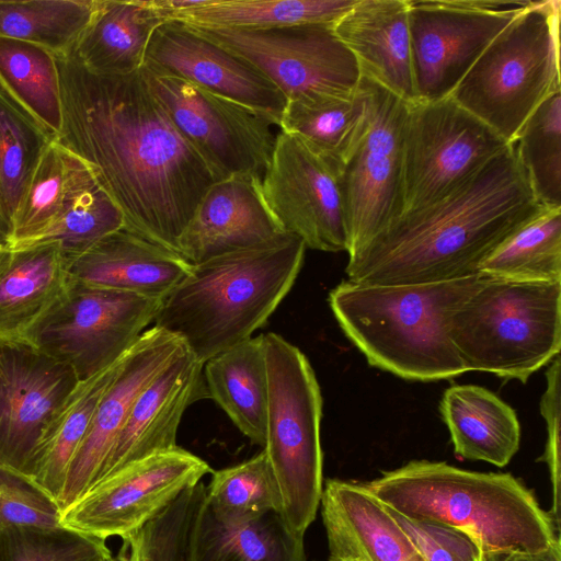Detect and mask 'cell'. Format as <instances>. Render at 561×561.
Returning a JSON list of instances; mask_svg holds the SVG:
<instances>
[{
  "mask_svg": "<svg viewBox=\"0 0 561 561\" xmlns=\"http://www.w3.org/2000/svg\"><path fill=\"white\" fill-rule=\"evenodd\" d=\"M61 128L55 141L77 156L121 209L125 228L178 253V241L215 182L152 92L142 68L96 75L70 51L55 55Z\"/></svg>",
  "mask_w": 561,
  "mask_h": 561,
  "instance_id": "1",
  "label": "cell"
},
{
  "mask_svg": "<svg viewBox=\"0 0 561 561\" xmlns=\"http://www.w3.org/2000/svg\"><path fill=\"white\" fill-rule=\"evenodd\" d=\"M542 207L510 142L443 198L392 220L348 257L347 279L401 285L479 274L481 263Z\"/></svg>",
  "mask_w": 561,
  "mask_h": 561,
  "instance_id": "2",
  "label": "cell"
},
{
  "mask_svg": "<svg viewBox=\"0 0 561 561\" xmlns=\"http://www.w3.org/2000/svg\"><path fill=\"white\" fill-rule=\"evenodd\" d=\"M382 504L470 536L486 557L538 552L560 539L549 512L511 473L411 460L363 483Z\"/></svg>",
  "mask_w": 561,
  "mask_h": 561,
  "instance_id": "3",
  "label": "cell"
},
{
  "mask_svg": "<svg viewBox=\"0 0 561 561\" xmlns=\"http://www.w3.org/2000/svg\"><path fill=\"white\" fill-rule=\"evenodd\" d=\"M306 245L284 232L253 248L192 266L163 299L154 325L204 364L252 337L291 289Z\"/></svg>",
  "mask_w": 561,
  "mask_h": 561,
  "instance_id": "4",
  "label": "cell"
},
{
  "mask_svg": "<svg viewBox=\"0 0 561 561\" xmlns=\"http://www.w3.org/2000/svg\"><path fill=\"white\" fill-rule=\"evenodd\" d=\"M483 278L479 273L401 285L346 279L328 300L340 328L369 365L407 380L435 381L468 373L451 342L449 319Z\"/></svg>",
  "mask_w": 561,
  "mask_h": 561,
  "instance_id": "5",
  "label": "cell"
},
{
  "mask_svg": "<svg viewBox=\"0 0 561 561\" xmlns=\"http://www.w3.org/2000/svg\"><path fill=\"white\" fill-rule=\"evenodd\" d=\"M449 335L468 371L526 383L560 354L561 282L484 275L454 309Z\"/></svg>",
  "mask_w": 561,
  "mask_h": 561,
  "instance_id": "6",
  "label": "cell"
},
{
  "mask_svg": "<svg viewBox=\"0 0 561 561\" xmlns=\"http://www.w3.org/2000/svg\"><path fill=\"white\" fill-rule=\"evenodd\" d=\"M561 1H529L481 53L453 93L512 142L531 113L561 90Z\"/></svg>",
  "mask_w": 561,
  "mask_h": 561,
  "instance_id": "7",
  "label": "cell"
},
{
  "mask_svg": "<svg viewBox=\"0 0 561 561\" xmlns=\"http://www.w3.org/2000/svg\"><path fill=\"white\" fill-rule=\"evenodd\" d=\"M267 373L263 450L278 483L280 516L298 535L314 520L323 489L322 396L306 355L282 335L262 334Z\"/></svg>",
  "mask_w": 561,
  "mask_h": 561,
  "instance_id": "8",
  "label": "cell"
},
{
  "mask_svg": "<svg viewBox=\"0 0 561 561\" xmlns=\"http://www.w3.org/2000/svg\"><path fill=\"white\" fill-rule=\"evenodd\" d=\"M183 24L253 65L287 101L347 98L358 89L362 78L358 64L335 35L332 24L266 30Z\"/></svg>",
  "mask_w": 561,
  "mask_h": 561,
  "instance_id": "9",
  "label": "cell"
},
{
  "mask_svg": "<svg viewBox=\"0 0 561 561\" xmlns=\"http://www.w3.org/2000/svg\"><path fill=\"white\" fill-rule=\"evenodd\" d=\"M508 144L450 96L408 104L402 213L443 198Z\"/></svg>",
  "mask_w": 561,
  "mask_h": 561,
  "instance_id": "10",
  "label": "cell"
},
{
  "mask_svg": "<svg viewBox=\"0 0 561 561\" xmlns=\"http://www.w3.org/2000/svg\"><path fill=\"white\" fill-rule=\"evenodd\" d=\"M142 72L215 182L234 175L263 179L277 136L270 117L184 79L146 67Z\"/></svg>",
  "mask_w": 561,
  "mask_h": 561,
  "instance_id": "11",
  "label": "cell"
},
{
  "mask_svg": "<svg viewBox=\"0 0 561 561\" xmlns=\"http://www.w3.org/2000/svg\"><path fill=\"white\" fill-rule=\"evenodd\" d=\"M369 104L364 134L340 173L348 257L403 210V131L408 103L362 77Z\"/></svg>",
  "mask_w": 561,
  "mask_h": 561,
  "instance_id": "12",
  "label": "cell"
},
{
  "mask_svg": "<svg viewBox=\"0 0 561 561\" xmlns=\"http://www.w3.org/2000/svg\"><path fill=\"white\" fill-rule=\"evenodd\" d=\"M209 465L179 446L131 461L101 478L60 514V525L106 540L125 538L211 473Z\"/></svg>",
  "mask_w": 561,
  "mask_h": 561,
  "instance_id": "13",
  "label": "cell"
},
{
  "mask_svg": "<svg viewBox=\"0 0 561 561\" xmlns=\"http://www.w3.org/2000/svg\"><path fill=\"white\" fill-rule=\"evenodd\" d=\"M163 300L73 280L42 324L34 346L67 365L78 381L121 359L154 321Z\"/></svg>",
  "mask_w": 561,
  "mask_h": 561,
  "instance_id": "14",
  "label": "cell"
},
{
  "mask_svg": "<svg viewBox=\"0 0 561 561\" xmlns=\"http://www.w3.org/2000/svg\"><path fill=\"white\" fill-rule=\"evenodd\" d=\"M409 2L416 96L430 102L453 93L481 53L529 0Z\"/></svg>",
  "mask_w": 561,
  "mask_h": 561,
  "instance_id": "15",
  "label": "cell"
},
{
  "mask_svg": "<svg viewBox=\"0 0 561 561\" xmlns=\"http://www.w3.org/2000/svg\"><path fill=\"white\" fill-rule=\"evenodd\" d=\"M340 173L336 163L299 136L277 133L262 192L282 229L306 248L347 250Z\"/></svg>",
  "mask_w": 561,
  "mask_h": 561,
  "instance_id": "16",
  "label": "cell"
},
{
  "mask_svg": "<svg viewBox=\"0 0 561 561\" xmlns=\"http://www.w3.org/2000/svg\"><path fill=\"white\" fill-rule=\"evenodd\" d=\"M77 382L37 347L0 341V468L25 477L42 431Z\"/></svg>",
  "mask_w": 561,
  "mask_h": 561,
  "instance_id": "17",
  "label": "cell"
},
{
  "mask_svg": "<svg viewBox=\"0 0 561 561\" xmlns=\"http://www.w3.org/2000/svg\"><path fill=\"white\" fill-rule=\"evenodd\" d=\"M142 67L184 79L270 117L276 126L286 105L283 92L259 69L179 21L153 32Z\"/></svg>",
  "mask_w": 561,
  "mask_h": 561,
  "instance_id": "18",
  "label": "cell"
},
{
  "mask_svg": "<svg viewBox=\"0 0 561 561\" xmlns=\"http://www.w3.org/2000/svg\"><path fill=\"white\" fill-rule=\"evenodd\" d=\"M184 346L179 337L153 325L126 353L70 466L58 501L60 511L98 480L136 397Z\"/></svg>",
  "mask_w": 561,
  "mask_h": 561,
  "instance_id": "19",
  "label": "cell"
},
{
  "mask_svg": "<svg viewBox=\"0 0 561 561\" xmlns=\"http://www.w3.org/2000/svg\"><path fill=\"white\" fill-rule=\"evenodd\" d=\"M262 192V180L234 175L214 182L178 241L191 265L256 247L284 233Z\"/></svg>",
  "mask_w": 561,
  "mask_h": 561,
  "instance_id": "20",
  "label": "cell"
},
{
  "mask_svg": "<svg viewBox=\"0 0 561 561\" xmlns=\"http://www.w3.org/2000/svg\"><path fill=\"white\" fill-rule=\"evenodd\" d=\"M203 366L184 346L141 389L98 480L131 461L178 446L176 433L185 410L208 398Z\"/></svg>",
  "mask_w": 561,
  "mask_h": 561,
  "instance_id": "21",
  "label": "cell"
},
{
  "mask_svg": "<svg viewBox=\"0 0 561 561\" xmlns=\"http://www.w3.org/2000/svg\"><path fill=\"white\" fill-rule=\"evenodd\" d=\"M72 286L70 262L58 243L0 245V341L33 345Z\"/></svg>",
  "mask_w": 561,
  "mask_h": 561,
  "instance_id": "22",
  "label": "cell"
},
{
  "mask_svg": "<svg viewBox=\"0 0 561 561\" xmlns=\"http://www.w3.org/2000/svg\"><path fill=\"white\" fill-rule=\"evenodd\" d=\"M329 561H424L363 483L328 479L320 500Z\"/></svg>",
  "mask_w": 561,
  "mask_h": 561,
  "instance_id": "23",
  "label": "cell"
},
{
  "mask_svg": "<svg viewBox=\"0 0 561 561\" xmlns=\"http://www.w3.org/2000/svg\"><path fill=\"white\" fill-rule=\"evenodd\" d=\"M409 10V0H357L332 27L362 77L411 104L417 96Z\"/></svg>",
  "mask_w": 561,
  "mask_h": 561,
  "instance_id": "24",
  "label": "cell"
},
{
  "mask_svg": "<svg viewBox=\"0 0 561 561\" xmlns=\"http://www.w3.org/2000/svg\"><path fill=\"white\" fill-rule=\"evenodd\" d=\"M176 252L122 228L70 262L75 282L163 300L191 272Z\"/></svg>",
  "mask_w": 561,
  "mask_h": 561,
  "instance_id": "25",
  "label": "cell"
},
{
  "mask_svg": "<svg viewBox=\"0 0 561 561\" xmlns=\"http://www.w3.org/2000/svg\"><path fill=\"white\" fill-rule=\"evenodd\" d=\"M125 355L93 376L79 380L50 415L36 442L25 477L57 504L70 466L90 430L101 399L121 370Z\"/></svg>",
  "mask_w": 561,
  "mask_h": 561,
  "instance_id": "26",
  "label": "cell"
},
{
  "mask_svg": "<svg viewBox=\"0 0 561 561\" xmlns=\"http://www.w3.org/2000/svg\"><path fill=\"white\" fill-rule=\"evenodd\" d=\"M167 22L149 0H96L70 54L96 75L139 71L156 28Z\"/></svg>",
  "mask_w": 561,
  "mask_h": 561,
  "instance_id": "27",
  "label": "cell"
},
{
  "mask_svg": "<svg viewBox=\"0 0 561 561\" xmlns=\"http://www.w3.org/2000/svg\"><path fill=\"white\" fill-rule=\"evenodd\" d=\"M454 453L467 460L506 466L519 449L516 412L492 391L477 385L447 388L439 403Z\"/></svg>",
  "mask_w": 561,
  "mask_h": 561,
  "instance_id": "28",
  "label": "cell"
},
{
  "mask_svg": "<svg viewBox=\"0 0 561 561\" xmlns=\"http://www.w3.org/2000/svg\"><path fill=\"white\" fill-rule=\"evenodd\" d=\"M184 561H308L304 536L278 513L241 525L215 517L205 492L192 517Z\"/></svg>",
  "mask_w": 561,
  "mask_h": 561,
  "instance_id": "29",
  "label": "cell"
},
{
  "mask_svg": "<svg viewBox=\"0 0 561 561\" xmlns=\"http://www.w3.org/2000/svg\"><path fill=\"white\" fill-rule=\"evenodd\" d=\"M208 398L253 444L265 445L267 373L262 334L204 363Z\"/></svg>",
  "mask_w": 561,
  "mask_h": 561,
  "instance_id": "30",
  "label": "cell"
},
{
  "mask_svg": "<svg viewBox=\"0 0 561 561\" xmlns=\"http://www.w3.org/2000/svg\"><path fill=\"white\" fill-rule=\"evenodd\" d=\"M122 228L125 219L121 209L90 167L72 153L64 206L50 227L28 245L56 242L71 262Z\"/></svg>",
  "mask_w": 561,
  "mask_h": 561,
  "instance_id": "31",
  "label": "cell"
},
{
  "mask_svg": "<svg viewBox=\"0 0 561 561\" xmlns=\"http://www.w3.org/2000/svg\"><path fill=\"white\" fill-rule=\"evenodd\" d=\"M369 104L362 82L347 98L286 102L279 128L302 138L342 170L365 131Z\"/></svg>",
  "mask_w": 561,
  "mask_h": 561,
  "instance_id": "32",
  "label": "cell"
},
{
  "mask_svg": "<svg viewBox=\"0 0 561 561\" xmlns=\"http://www.w3.org/2000/svg\"><path fill=\"white\" fill-rule=\"evenodd\" d=\"M357 0H204L169 21L239 30L334 24Z\"/></svg>",
  "mask_w": 561,
  "mask_h": 561,
  "instance_id": "33",
  "label": "cell"
},
{
  "mask_svg": "<svg viewBox=\"0 0 561 561\" xmlns=\"http://www.w3.org/2000/svg\"><path fill=\"white\" fill-rule=\"evenodd\" d=\"M0 89L54 138L61 128V98L55 54L0 36Z\"/></svg>",
  "mask_w": 561,
  "mask_h": 561,
  "instance_id": "34",
  "label": "cell"
},
{
  "mask_svg": "<svg viewBox=\"0 0 561 561\" xmlns=\"http://www.w3.org/2000/svg\"><path fill=\"white\" fill-rule=\"evenodd\" d=\"M479 273L514 282H561V207L543 206L481 263Z\"/></svg>",
  "mask_w": 561,
  "mask_h": 561,
  "instance_id": "35",
  "label": "cell"
},
{
  "mask_svg": "<svg viewBox=\"0 0 561 561\" xmlns=\"http://www.w3.org/2000/svg\"><path fill=\"white\" fill-rule=\"evenodd\" d=\"M54 137L0 89V208L13 219Z\"/></svg>",
  "mask_w": 561,
  "mask_h": 561,
  "instance_id": "36",
  "label": "cell"
},
{
  "mask_svg": "<svg viewBox=\"0 0 561 561\" xmlns=\"http://www.w3.org/2000/svg\"><path fill=\"white\" fill-rule=\"evenodd\" d=\"M205 502L222 523L241 525L282 511L278 483L262 449L238 465L211 471Z\"/></svg>",
  "mask_w": 561,
  "mask_h": 561,
  "instance_id": "37",
  "label": "cell"
},
{
  "mask_svg": "<svg viewBox=\"0 0 561 561\" xmlns=\"http://www.w3.org/2000/svg\"><path fill=\"white\" fill-rule=\"evenodd\" d=\"M95 1L0 0V36L68 54L89 24Z\"/></svg>",
  "mask_w": 561,
  "mask_h": 561,
  "instance_id": "38",
  "label": "cell"
},
{
  "mask_svg": "<svg viewBox=\"0 0 561 561\" xmlns=\"http://www.w3.org/2000/svg\"><path fill=\"white\" fill-rule=\"evenodd\" d=\"M512 142L538 202L561 207V90L531 113Z\"/></svg>",
  "mask_w": 561,
  "mask_h": 561,
  "instance_id": "39",
  "label": "cell"
},
{
  "mask_svg": "<svg viewBox=\"0 0 561 561\" xmlns=\"http://www.w3.org/2000/svg\"><path fill=\"white\" fill-rule=\"evenodd\" d=\"M71 158L55 140L47 148L13 219L7 245L33 243L56 220L67 193Z\"/></svg>",
  "mask_w": 561,
  "mask_h": 561,
  "instance_id": "40",
  "label": "cell"
},
{
  "mask_svg": "<svg viewBox=\"0 0 561 561\" xmlns=\"http://www.w3.org/2000/svg\"><path fill=\"white\" fill-rule=\"evenodd\" d=\"M106 540L65 527L0 530V561H106Z\"/></svg>",
  "mask_w": 561,
  "mask_h": 561,
  "instance_id": "41",
  "label": "cell"
},
{
  "mask_svg": "<svg viewBox=\"0 0 561 561\" xmlns=\"http://www.w3.org/2000/svg\"><path fill=\"white\" fill-rule=\"evenodd\" d=\"M60 514L57 502L31 480L0 468V530L62 527Z\"/></svg>",
  "mask_w": 561,
  "mask_h": 561,
  "instance_id": "42",
  "label": "cell"
},
{
  "mask_svg": "<svg viewBox=\"0 0 561 561\" xmlns=\"http://www.w3.org/2000/svg\"><path fill=\"white\" fill-rule=\"evenodd\" d=\"M387 508L424 561L483 560L482 550L467 534L444 524L408 518Z\"/></svg>",
  "mask_w": 561,
  "mask_h": 561,
  "instance_id": "43",
  "label": "cell"
},
{
  "mask_svg": "<svg viewBox=\"0 0 561 561\" xmlns=\"http://www.w3.org/2000/svg\"><path fill=\"white\" fill-rule=\"evenodd\" d=\"M560 356L552 359L546 371L547 386L540 400V413L547 425V443L543 454L538 458L547 465L552 485V506L549 512L556 527L560 530V481H561V389Z\"/></svg>",
  "mask_w": 561,
  "mask_h": 561,
  "instance_id": "44",
  "label": "cell"
},
{
  "mask_svg": "<svg viewBox=\"0 0 561 561\" xmlns=\"http://www.w3.org/2000/svg\"><path fill=\"white\" fill-rule=\"evenodd\" d=\"M497 561H561L560 539L549 548L529 553H516L505 557H496Z\"/></svg>",
  "mask_w": 561,
  "mask_h": 561,
  "instance_id": "45",
  "label": "cell"
},
{
  "mask_svg": "<svg viewBox=\"0 0 561 561\" xmlns=\"http://www.w3.org/2000/svg\"><path fill=\"white\" fill-rule=\"evenodd\" d=\"M11 229L4 219L0 208V245H7L10 240Z\"/></svg>",
  "mask_w": 561,
  "mask_h": 561,
  "instance_id": "46",
  "label": "cell"
},
{
  "mask_svg": "<svg viewBox=\"0 0 561 561\" xmlns=\"http://www.w3.org/2000/svg\"><path fill=\"white\" fill-rule=\"evenodd\" d=\"M106 561H121L119 557H112L111 559L106 560Z\"/></svg>",
  "mask_w": 561,
  "mask_h": 561,
  "instance_id": "47",
  "label": "cell"
},
{
  "mask_svg": "<svg viewBox=\"0 0 561 561\" xmlns=\"http://www.w3.org/2000/svg\"><path fill=\"white\" fill-rule=\"evenodd\" d=\"M486 558H488V561H497L496 557H486Z\"/></svg>",
  "mask_w": 561,
  "mask_h": 561,
  "instance_id": "48",
  "label": "cell"
},
{
  "mask_svg": "<svg viewBox=\"0 0 561 561\" xmlns=\"http://www.w3.org/2000/svg\"><path fill=\"white\" fill-rule=\"evenodd\" d=\"M482 561H488V558H486V556H484V557H483V560H482Z\"/></svg>",
  "mask_w": 561,
  "mask_h": 561,
  "instance_id": "49",
  "label": "cell"
}]
</instances>
